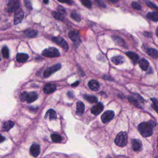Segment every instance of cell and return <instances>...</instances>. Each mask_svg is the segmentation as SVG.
Segmentation results:
<instances>
[{"instance_id":"1","label":"cell","mask_w":158,"mask_h":158,"mask_svg":"<svg viewBox=\"0 0 158 158\" xmlns=\"http://www.w3.org/2000/svg\"><path fill=\"white\" fill-rule=\"evenodd\" d=\"M156 122L153 121L142 122L138 126V129L140 134L143 137H148V136L152 135L153 129L156 127Z\"/></svg>"},{"instance_id":"2","label":"cell","mask_w":158,"mask_h":158,"mask_svg":"<svg viewBox=\"0 0 158 158\" xmlns=\"http://www.w3.org/2000/svg\"><path fill=\"white\" fill-rule=\"evenodd\" d=\"M129 101L135 106L139 108H143L144 106V100L138 94H132L129 96Z\"/></svg>"},{"instance_id":"3","label":"cell","mask_w":158,"mask_h":158,"mask_svg":"<svg viewBox=\"0 0 158 158\" xmlns=\"http://www.w3.org/2000/svg\"><path fill=\"white\" fill-rule=\"evenodd\" d=\"M38 98V95L35 92H23L20 95V99L22 101H27L28 103H31L37 100Z\"/></svg>"},{"instance_id":"4","label":"cell","mask_w":158,"mask_h":158,"mask_svg":"<svg viewBox=\"0 0 158 158\" xmlns=\"http://www.w3.org/2000/svg\"><path fill=\"white\" fill-rule=\"evenodd\" d=\"M115 143L120 147L125 146L127 143V135L126 132H121L118 134L115 139Z\"/></svg>"},{"instance_id":"5","label":"cell","mask_w":158,"mask_h":158,"mask_svg":"<svg viewBox=\"0 0 158 158\" xmlns=\"http://www.w3.org/2000/svg\"><path fill=\"white\" fill-rule=\"evenodd\" d=\"M42 55L47 58H56L60 56V53L57 48L50 47L42 51Z\"/></svg>"},{"instance_id":"6","label":"cell","mask_w":158,"mask_h":158,"mask_svg":"<svg viewBox=\"0 0 158 158\" xmlns=\"http://www.w3.org/2000/svg\"><path fill=\"white\" fill-rule=\"evenodd\" d=\"M7 5L6 10L8 12H12L19 9V3L18 0H7Z\"/></svg>"},{"instance_id":"7","label":"cell","mask_w":158,"mask_h":158,"mask_svg":"<svg viewBox=\"0 0 158 158\" xmlns=\"http://www.w3.org/2000/svg\"><path fill=\"white\" fill-rule=\"evenodd\" d=\"M52 40L55 43H56L58 45L60 46L61 48L64 50H69V46H68L67 42L64 39L61 37H54L52 38Z\"/></svg>"},{"instance_id":"8","label":"cell","mask_w":158,"mask_h":158,"mask_svg":"<svg viewBox=\"0 0 158 158\" xmlns=\"http://www.w3.org/2000/svg\"><path fill=\"white\" fill-rule=\"evenodd\" d=\"M61 65L60 64H57L51 66L49 68H48L45 72L43 74V77L45 78H47L50 77V75H52L53 74H54V72H56L57 71H58L59 69H61Z\"/></svg>"},{"instance_id":"9","label":"cell","mask_w":158,"mask_h":158,"mask_svg":"<svg viewBox=\"0 0 158 158\" xmlns=\"http://www.w3.org/2000/svg\"><path fill=\"white\" fill-rule=\"evenodd\" d=\"M115 116L114 113L113 111H106L101 116V121L103 123H106L111 121Z\"/></svg>"},{"instance_id":"10","label":"cell","mask_w":158,"mask_h":158,"mask_svg":"<svg viewBox=\"0 0 158 158\" xmlns=\"http://www.w3.org/2000/svg\"><path fill=\"white\" fill-rule=\"evenodd\" d=\"M24 11L20 9H18L16 11L15 14H14V22L15 25H17L18 24H20L24 18Z\"/></svg>"},{"instance_id":"11","label":"cell","mask_w":158,"mask_h":158,"mask_svg":"<svg viewBox=\"0 0 158 158\" xmlns=\"http://www.w3.org/2000/svg\"><path fill=\"white\" fill-rule=\"evenodd\" d=\"M30 153L33 157H38L40 153V145L36 143H33L31 146V148H30Z\"/></svg>"},{"instance_id":"12","label":"cell","mask_w":158,"mask_h":158,"mask_svg":"<svg viewBox=\"0 0 158 158\" xmlns=\"http://www.w3.org/2000/svg\"><path fill=\"white\" fill-rule=\"evenodd\" d=\"M103 108H104L103 104H102L101 102H99V103L97 104L95 106H93V107L92 108L91 112L94 115L97 116V115L100 114L102 111Z\"/></svg>"},{"instance_id":"13","label":"cell","mask_w":158,"mask_h":158,"mask_svg":"<svg viewBox=\"0 0 158 158\" xmlns=\"http://www.w3.org/2000/svg\"><path fill=\"white\" fill-rule=\"evenodd\" d=\"M132 147L135 151H140L142 149V144L140 140L134 139L132 140Z\"/></svg>"},{"instance_id":"14","label":"cell","mask_w":158,"mask_h":158,"mask_svg":"<svg viewBox=\"0 0 158 158\" xmlns=\"http://www.w3.org/2000/svg\"><path fill=\"white\" fill-rule=\"evenodd\" d=\"M127 56L129 57L132 61L133 62V63L134 64H137L139 61V56L138 54H136L134 52H132V51H129V52L126 53Z\"/></svg>"},{"instance_id":"15","label":"cell","mask_w":158,"mask_h":158,"mask_svg":"<svg viewBox=\"0 0 158 158\" xmlns=\"http://www.w3.org/2000/svg\"><path fill=\"white\" fill-rule=\"evenodd\" d=\"M56 89V86L54 84H47L43 88V91L46 94L53 93Z\"/></svg>"},{"instance_id":"16","label":"cell","mask_w":158,"mask_h":158,"mask_svg":"<svg viewBox=\"0 0 158 158\" xmlns=\"http://www.w3.org/2000/svg\"><path fill=\"white\" fill-rule=\"evenodd\" d=\"M48 117H49V119L50 121L56 120L57 119V114L56 111L53 109H49L48 111L46 112L45 118L46 119Z\"/></svg>"},{"instance_id":"17","label":"cell","mask_w":158,"mask_h":158,"mask_svg":"<svg viewBox=\"0 0 158 158\" xmlns=\"http://www.w3.org/2000/svg\"><path fill=\"white\" fill-rule=\"evenodd\" d=\"M85 111V105L82 101H79L77 103V114L82 116Z\"/></svg>"},{"instance_id":"18","label":"cell","mask_w":158,"mask_h":158,"mask_svg":"<svg viewBox=\"0 0 158 158\" xmlns=\"http://www.w3.org/2000/svg\"><path fill=\"white\" fill-rule=\"evenodd\" d=\"M28 59V55L25 53H19L16 56V60L18 62L23 63L26 62Z\"/></svg>"},{"instance_id":"19","label":"cell","mask_w":158,"mask_h":158,"mask_svg":"<svg viewBox=\"0 0 158 158\" xmlns=\"http://www.w3.org/2000/svg\"><path fill=\"white\" fill-rule=\"evenodd\" d=\"M69 36L72 41L74 42H79L80 41V35L78 32L77 31H71L69 33Z\"/></svg>"},{"instance_id":"20","label":"cell","mask_w":158,"mask_h":158,"mask_svg":"<svg viewBox=\"0 0 158 158\" xmlns=\"http://www.w3.org/2000/svg\"><path fill=\"white\" fill-rule=\"evenodd\" d=\"M88 87L93 91H98L100 88V85L97 81L95 80H92L89 82Z\"/></svg>"},{"instance_id":"21","label":"cell","mask_w":158,"mask_h":158,"mask_svg":"<svg viewBox=\"0 0 158 158\" xmlns=\"http://www.w3.org/2000/svg\"><path fill=\"white\" fill-rule=\"evenodd\" d=\"M139 66L143 71H147L149 67V62L146 59L143 58L139 61Z\"/></svg>"},{"instance_id":"22","label":"cell","mask_w":158,"mask_h":158,"mask_svg":"<svg viewBox=\"0 0 158 158\" xmlns=\"http://www.w3.org/2000/svg\"><path fill=\"white\" fill-rule=\"evenodd\" d=\"M111 61L113 63H114L116 65L121 64L124 61V58L121 56H117L112 58Z\"/></svg>"},{"instance_id":"23","label":"cell","mask_w":158,"mask_h":158,"mask_svg":"<svg viewBox=\"0 0 158 158\" xmlns=\"http://www.w3.org/2000/svg\"><path fill=\"white\" fill-rule=\"evenodd\" d=\"M14 123L11 121H9L4 123L3 128L5 131H9L11 129H12V128L14 127Z\"/></svg>"},{"instance_id":"24","label":"cell","mask_w":158,"mask_h":158,"mask_svg":"<svg viewBox=\"0 0 158 158\" xmlns=\"http://www.w3.org/2000/svg\"><path fill=\"white\" fill-rule=\"evenodd\" d=\"M146 53L150 56L151 57L157 59L158 56V52L156 49L153 48H149L146 50Z\"/></svg>"},{"instance_id":"25","label":"cell","mask_w":158,"mask_h":158,"mask_svg":"<svg viewBox=\"0 0 158 158\" xmlns=\"http://www.w3.org/2000/svg\"><path fill=\"white\" fill-rule=\"evenodd\" d=\"M146 17L149 19L155 21V22H157L158 20V13L157 12H149L146 15Z\"/></svg>"},{"instance_id":"26","label":"cell","mask_w":158,"mask_h":158,"mask_svg":"<svg viewBox=\"0 0 158 158\" xmlns=\"http://www.w3.org/2000/svg\"><path fill=\"white\" fill-rule=\"evenodd\" d=\"M37 33L38 32L35 31V30H32V29H28L25 31V35L30 38H33L34 37H35L37 35Z\"/></svg>"},{"instance_id":"27","label":"cell","mask_w":158,"mask_h":158,"mask_svg":"<svg viewBox=\"0 0 158 158\" xmlns=\"http://www.w3.org/2000/svg\"><path fill=\"white\" fill-rule=\"evenodd\" d=\"M113 38L114 39V41H115V43H116L117 45L121 46H125V41L123 39H122L121 38L117 36H114Z\"/></svg>"},{"instance_id":"28","label":"cell","mask_w":158,"mask_h":158,"mask_svg":"<svg viewBox=\"0 0 158 158\" xmlns=\"http://www.w3.org/2000/svg\"><path fill=\"white\" fill-rule=\"evenodd\" d=\"M84 98L87 101H88L90 103H96L98 102L97 98L94 96H89V95H85Z\"/></svg>"},{"instance_id":"29","label":"cell","mask_w":158,"mask_h":158,"mask_svg":"<svg viewBox=\"0 0 158 158\" xmlns=\"http://www.w3.org/2000/svg\"><path fill=\"white\" fill-rule=\"evenodd\" d=\"M51 140H53V142L55 143H60L62 141L61 136L58 134H52L51 136Z\"/></svg>"},{"instance_id":"30","label":"cell","mask_w":158,"mask_h":158,"mask_svg":"<svg viewBox=\"0 0 158 158\" xmlns=\"http://www.w3.org/2000/svg\"><path fill=\"white\" fill-rule=\"evenodd\" d=\"M2 54L5 58H8L9 57V50L7 46H4L3 48Z\"/></svg>"},{"instance_id":"31","label":"cell","mask_w":158,"mask_h":158,"mask_svg":"<svg viewBox=\"0 0 158 158\" xmlns=\"http://www.w3.org/2000/svg\"><path fill=\"white\" fill-rule=\"evenodd\" d=\"M71 16L72 19L75 20V21H77V22H80V21L81 20L80 16L75 12H72L71 14Z\"/></svg>"},{"instance_id":"32","label":"cell","mask_w":158,"mask_h":158,"mask_svg":"<svg viewBox=\"0 0 158 158\" xmlns=\"http://www.w3.org/2000/svg\"><path fill=\"white\" fill-rule=\"evenodd\" d=\"M145 3H146V5L149 7L151 8V9H155V10H157L158 8H157V6L155 5L153 3H152L151 1H149V0H145Z\"/></svg>"},{"instance_id":"33","label":"cell","mask_w":158,"mask_h":158,"mask_svg":"<svg viewBox=\"0 0 158 158\" xmlns=\"http://www.w3.org/2000/svg\"><path fill=\"white\" fill-rule=\"evenodd\" d=\"M80 1L82 2V5L85 6V7H87V8H91L92 4V2L90 1V0H80Z\"/></svg>"},{"instance_id":"34","label":"cell","mask_w":158,"mask_h":158,"mask_svg":"<svg viewBox=\"0 0 158 158\" xmlns=\"http://www.w3.org/2000/svg\"><path fill=\"white\" fill-rule=\"evenodd\" d=\"M132 7L136 10H140L142 9V6H141V5L139 3H137V2H132Z\"/></svg>"},{"instance_id":"35","label":"cell","mask_w":158,"mask_h":158,"mask_svg":"<svg viewBox=\"0 0 158 158\" xmlns=\"http://www.w3.org/2000/svg\"><path fill=\"white\" fill-rule=\"evenodd\" d=\"M53 16L54 18L56 19H58V20H62L63 19V17L61 15V13H59V12H53Z\"/></svg>"},{"instance_id":"36","label":"cell","mask_w":158,"mask_h":158,"mask_svg":"<svg viewBox=\"0 0 158 158\" xmlns=\"http://www.w3.org/2000/svg\"><path fill=\"white\" fill-rule=\"evenodd\" d=\"M151 100L153 101V104H152V107L155 109L156 111H157V100L156 99V98H151Z\"/></svg>"},{"instance_id":"37","label":"cell","mask_w":158,"mask_h":158,"mask_svg":"<svg viewBox=\"0 0 158 158\" xmlns=\"http://www.w3.org/2000/svg\"><path fill=\"white\" fill-rule=\"evenodd\" d=\"M24 3H25V6H26L27 9H28L30 10L32 9L31 0H24Z\"/></svg>"},{"instance_id":"38","label":"cell","mask_w":158,"mask_h":158,"mask_svg":"<svg viewBox=\"0 0 158 158\" xmlns=\"http://www.w3.org/2000/svg\"><path fill=\"white\" fill-rule=\"evenodd\" d=\"M95 1H96L97 5L100 7H104V8H105L106 7V5H105L104 3L102 1V0H95Z\"/></svg>"},{"instance_id":"39","label":"cell","mask_w":158,"mask_h":158,"mask_svg":"<svg viewBox=\"0 0 158 158\" xmlns=\"http://www.w3.org/2000/svg\"><path fill=\"white\" fill-rule=\"evenodd\" d=\"M57 9H58V11H59V13H61V14L65 13L66 10L64 9V8L63 7H62V6H58Z\"/></svg>"},{"instance_id":"40","label":"cell","mask_w":158,"mask_h":158,"mask_svg":"<svg viewBox=\"0 0 158 158\" xmlns=\"http://www.w3.org/2000/svg\"><path fill=\"white\" fill-rule=\"evenodd\" d=\"M58 1L62 3H66L68 5H72V3H73L72 0H58Z\"/></svg>"},{"instance_id":"41","label":"cell","mask_w":158,"mask_h":158,"mask_svg":"<svg viewBox=\"0 0 158 158\" xmlns=\"http://www.w3.org/2000/svg\"><path fill=\"white\" fill-rule=\"evenodd\" d=\"M5 138L3 136L0 135V143L4 142V141H5Z\"/></svg>"},{"instance_id":"42","label":"cell","mask_w":158,"mask_h":158,"mask_svg":"<svg viewBox=\"0 0 158 158\" xmlns=\"http://www.w3.org/2000/svg\"><path fill=\"white\" fill-rule=\"evenodd\" d=\"M79 84V81H77L76 82L74 83L73 84H72V87H77Z\"/></svg>"},{"instance_id":"43","label":"cell","mask_w":158,"mask_h":158,"mask_svg":"<svg viewBox=\"0 0 158 158\" xmlns=\"http://www.w3.org/2000/svg\"><path fill=\"white\" fill-rule=\"evenodd\" d=\"M43 1L45 4H48L49 2V0H43Z\"/></svg>"},{"instance_id":"44","label":"cell","mask_w":158,"mask_h":158,"mask_svg":"<svg viewBox=\"0 0 158 158\" xmlns=\"http://www.w3.org/2000/svg\"><path fill=\"white\" fill-rule=\"evenodd\" d=\"M109 1H111L112 3H116V2H117L119 1V0H109Z\"/></svg>"},{"instance_id":"45","label":"cell","mask_w":158,"mask_h":158,"mask_svg":"<svg viewBox=\"0 0 158 158\" xmlns=\"http://www.w3.org/2000/svg\"><path fill=\"white\" fill-rule=\"evenodd\" d=\"M0 61H1V58H0Z\"/></svg>"}]
</instances>
